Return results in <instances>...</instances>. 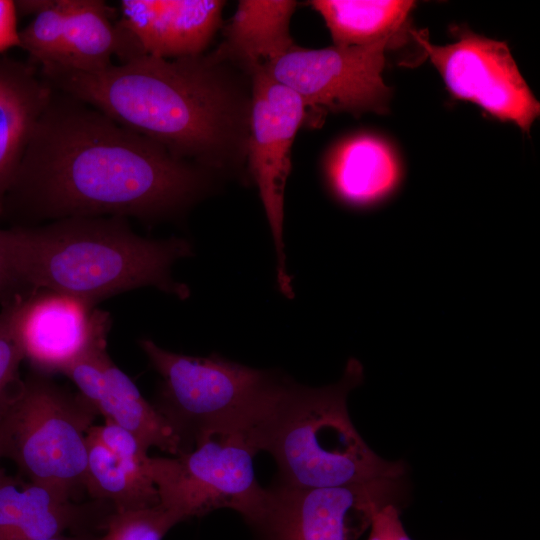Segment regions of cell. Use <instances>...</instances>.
I'll return each instance as SVG.
<instances>
[{
    "mask_svg": "<svg viewBox=\"0 0 540 540\" xmlns=\"http://www.w3.org/2000/svg\"><path fill=\"white\" fill-rule=\"evenodd\" d=\"M214 175L53 88L0 218L10 226L71 217L151 225L186 213L212 188Z\"/></svg>",
    "mask_w": 540,
    "mask_h": 540,
    "instance_id": "6da1fadb",
    "label": "cell"
},
{
    "mask_svg": "<svg viewBox=\"0 0 540 540\" xmlns=\"http://www.w3.org/2000/svg\"><path fill=\"white\" fill-rule=\"evenodd\" d=\"M39 73L179 159L214 174L246 164L251 78L218 49L175 59L144 55L91 73L54 65Z\"/></svg>",
    "mask_w": 540,
    "mask_h": 540,
    "instance_id": "7a4b0ae2",
    "label": "cell"
},
{
    "mask_svg": "<svg viewBox=\"0 0 540 540\" xmlns=\"http://www.w3.org/2000/svg\"><path fill=\"white\" fill-rule=\"evenodd\" d=\"M0 245L17 277L31 290L69 295L91 305L141 287L181 300L189 287L172 265L193 254L185 239H151L127 218L71 217L34 226L0 228Z\"/></svg>",
    "mask_w": 540,
    "mask_h": 540,
    "instance_id": "3957f363",
    "label": "cell"
},
{
    "mask_svg": "<svg viewBox=\"0 0 540 540\" xmlns=\"http://www.w3.org/2000/svg\"><path fill=\"white\" fill-rule=\"evenodd\" d=\"M364 379L362 364L348 360L341 379L311 388L281 379L259 420L244 434L256 453L268 452L282 484L337 487L402 478L405 464L377 455L354 427L349 393Z\"/></svg>",
    "mask_w": 540,
    "mask_h": 540,
    "instance_id": "277c9868",
    "label": "cell"
},
{
    "mask_svg": "<svg viewBox=\"0 0 540 540\" xmlns=\"http://www.w3.org/2000/svg\"><path fill=\"white\" fill-rule=\"evenodd\" d=\"M139 346L161 377L155 407L175 427L186 451L211 435L247 432L281 380L216 355L175 353L149 338L140 339Z\"/></svg>",
    "mask_w": 540,
    "mask_h": 540,
    "instance_id": "5b68a950",
    "label": "cell"
},
{
    "mask_svg": "<svg viewBox=\"0 0 540 540\" xmlns=\"http://www.w3.org/2000/svg\"><path fill=\"white\" fill-rule=\"evenodd\" d=\"M97 415L79 392L31 371L0 417L1 458L23 479L75 501L85 491L86 437Z\"/></svg>",
    "mask_w": 540,
    "mask_h": 540,
    "instance_id": "8992f818",
    "label": "cell"
},
{
    "mask_svg": "<svg viewBox=\"0 0 540 540\" xmlns=\"http://www.w3.org/2000/svg\"><path fill=\"white\" fill-rule=\"evenodd\" d=\"M256 454L244 435L216 434L180 455L150 457L148 471L160 504L183 520L230 508L249 522L265 496L255 476Z\"/></svg>",
    "mask_w": 540,
    "mask_h": 540,
    "instance_id": "52a82bcc",
    "label": "cell"
},
{
    "mask_svg": "<svg viewBox=\"0 0 540 540\" xmlns=\"http://www.w3.org/2000/svg\"><path fill=\"white\" fill-rule=\"evenodd\" d=\"M401 479L323 488L278 482L265 488L259 511L247 523L259 540H358L374 514L400 495Z\"/></svg>",
    "mask_w": 540,
    "mask_h": 540,
    "instance_id": "ba28073f",
    "label": "cell"
},
{
    "mask_svg": "<svg viewBox=\"0 0 540 540\" xmlns=\"http://www.w3.org/2000/svg\"><path fill=\"white\" fill-rule=\"evenodd\" d=\"M394 39L363 46L307 49L294 45L262 68L295 91L308 107L331 112L384 113L391 90L382 78L385 52Z\"/></svg>",
    "mask_w": 540,
    "mask_h": 540,
    "instance_id": "9c48e42d",
    "label": "cell"
},
{
    "mask_svg": "<svg viewBox=\"0 0 540 540\" xmlns=\"http://www.w3.org/2000/svg\"><path fill=\"white\" fill-rule=\"evenodd\" d=\"M251 109L246 165L265 210L277 255L280 292L293 298L283 241L284 197L291 172V149L307 106L293 90L263 69L251 75Z\"/></svg>",
    "mask_w": 540,
    "mask_h": 540,
    "instance_id": "30bf717a",
    "label": "cell"
},
{
    "mask_svg": "<svg viewBox=\"0 0 540 540\" xmlns=\"http://www.w3.org/2000/svg\"><path fill=\"white\" fill-rule=\"evenodd\" d=\"M451 44H432L423 32L410 30L440 73L451 95L472 102L490 116L512 122L523 132L539 116L533 95L505 42L457 29Z\"/></svg>",
    "mask_w": 540,
    "mask_h": 540,
    "instance_id": "8fae6325",
    "label": "cell"
},
{
    "mask_svg": "<svg viewBox=\"0 0 540 540\" xmlns=\"http://www.w3.org/2000/svg\"><path fill=\"white\" fill-rule=\"evenodd\" d=\"M221 0H122L115 22L119 64L205 53L221 22Z\"/></svg>",
    "mask_w": 540,
    "mask_h": 540,
    "instance_id": "7c38bea8",
    "label": "cell"
},
{
    "mask_svg": "<svg viewBox=\"0 0 540 540\" xmlns=\"http://www.w3.org/2000/svg\"><path fill=\"white\" fill-rule=\"evenodd\" d=\"M16 325L32 371L51 376L108 338L111 317L78 298L37 289L20 300Z\"/></svg>",
    "mask_w": 540,
    "mask_h": 540,
    "instance_id": "4fadbf2b",
    "label": "cell"
},
{
    "mask_svg": "<svg viewBox=\"0 0 540 540\" xmlns=\"http://www.w3.org/2000/svg\"><path fill=\"white\" fill-rule=\"evenodd\" d=\"M102 501L81 504L20 477L0 474V540H45L100 527L111 511Z\"/></svg>",
    "mask_w": 540,
    "mask_h": 540,
    "instance_id": "5bb4252c",
    "label": "cell"
},
{
    "mask_svg": "<svg viewBox=\"0 0 540 540\" xmlns=\"http://www.w3.org/2000/svg\"><path fill=\"white\" fill-rule=\"evenodd\" d=\"M52 92L36 66L0 55V217L5 196Z\"/></svg>",
    "mask_w": 540,
    "mask_h": 540,
    "instance_id": "9a60e30c",
    "label": "cell"
},
{
    "mask_svg": "<svg viewBox=\"0 0 540 540\" xmlns=\"http://www.w3.org/2000/svg\"><path fill=\"white\" fill-rule=\"evenodd\" d=\"M325 175L334 197L357 209L385 202L402 181L401 166L390 146L367 134L340 142L327 159Z\"/></svg>",
    "mask_w": 540,
    "mask_h": 540,
    "instance_id": "2e32d148",
    "label": "cell"
},
{
    "mask_svg": "<svg viewBox=\"0 0 540 540\" xmlns=\"http://www.w3.org/2000/svg\"><path fill=\"white\" fill-rule=\"evenodd\" d=\"M297 3L292 0H241L217 48L249 76L296 45L290 21Z\"/></svg>",
    "mask_w": 540,
    "mask_h": 540,
    "instance_id": "e0dca14e",
    "label": "cell"
},
{
    "mask_svg": "<svg viewBox=\"0 0 540 540\" xmlns=\"http://www.w3.org/2000/svg\"><path fill=\"white\" fill-rule=\"evenodd\" d=\"M94 408L105 421L131 432L147 449L155 447L173 456L186 452L175 427L143 397L132 379L112 359L106 365Z\"/></svg>",
    "mask_w": 540,
    "mask_h": 540,
    "instance_id": "ac0fdd59",
    "label": "cell"
},
{
    "mask_svg": "<svg viewBox=\"0 0 540 540\" xmlns=\"http://www.w3.org/2000/svg\"><path fill=\"white\" fill-rule=\"evenodd\" d=\"M309 4L325 21L335 46H363L395 39L415 5L409 0H313Z\"/></svg>",
    "mask_w": 540,
    "mask_h": 540,
    "instance_id": "d6986e66",
    "label": "cell"
},
{
    "mask_svg": "<svg viewBox=\"0 0 540 540\" xmlns=\"http://www.w3.org/2000/svg\"><path fill=\"white\" fill-rule=\"evenodd\" d=\"M65 39L60 66L98 72L111 66L117 48L114 8L100 0H63ZM50 66V65H48Z\"/></svg>",
    "mask_w": 540,
    "mask_h": 540,
    "instance_id": "ffe728a7",
    "label": "cell"
},
{
    "mask_svg": "<svg viewBox=\"0 0 540 540\" xmlns=\"http://www.w3.org/2000/svg\"><path fill=\"white\" fill-rule=\"evenodd\" d=\"M86 446L84 488L93 500L109 503L116 511L146 508L160 503L148 465L140 468L123 463L89 431Z\"/></svg>",
    "mask_w": 540,
    "mask_h": 540,
    "instance_id": "44dd1931",
    "label": "cell"
},
{
    "mask_svg": "<svg viewBox=\"0 0 540 540\" xmlns=\"http://www.w3.org/2000/svg\"><path fill=\"white\" fill-rule=\"evenodd\" d=\"M65 12L63 0H49L32 21L19 31V47L29 55V63L40 67L58 64L64 47Z\"/></svg>",
    "mask_w": 540,
    "mask_h": 540,
    "instance_id": "7402d4cb",
    "label": "cell"
},
{
    "mask_svg": "<svg viewBox=\"0 0 540 540\" xmlns=\"http://www.w3.org/2000/svg\"><path fill=\"white\" fill-rule=\"evenodd\" d=\"M181 521V516L160 503L146 508L112 510L105 518L104 534L97 540H162Z\"/></svg>",
    "mask_w": 540,
    "mask_h": 540,
    "instance_id": "603a6c76",
    "label": "cell"
},
{
    "mask_svg": "<svg viewBox=\"0 0 540 540\" xmlns=\"http://www.w3.org/2000/svg\"><path fill=\"white\" fill-rule=\"evenodd\" d=\"M23 297L0 307V417L23 383L19 369L25 355L16 325L18 305Z\"/></svg>",
    "mask_w": 540,
    "mask_h": 540,
    "instance_id": "cb8c5ba5",
    "label": "cell"
},
{
    "mask_svg": "<svg viewBox=\"0 0 540 540\" xmlns=\"http://www.w3.org/2000/svg\"><path fill=\"white\" fill-rule=\"evenodd\" d=\"M89 432L123 463L147 467L148 449L131 432L109 421L93 425Z\"/></svg>",
    "mask_w": 540,
    "mask_h": 540,
    "instance_id": "d4e9b609",
    "label": "cell"
},
{
    "mask_svg": "<svg viewBox=\"0 0 540 540\" xmlns=\"http://www.w3.org/2000/svg\"><path fill=\"white\" fill-rule=\"evenodd\" d=\"M370 528L367 540H412L404 529L394 503L383 506L374 514Z\"/></svg>",
    "mask_w": 540,
    "mask_h": 540,
    "instance_id": "484cf974",
    "label": "cell"
},
{
    "mask_svg": "<svg viewBox=\"0 0 540 540\" xmlns=\"http://www.w3.org/2000/svg\"><path fill=\"white\" fill-rule=\"evenodd\" d=\"M32 291L17 277L0 245V307Z\"/></svg>",
    "mask_w": 540,
    "mask_h": 540,
    "instance_id": "4316f807",
    "label": "cell"
},
{
    "mask_svg": "<svg viewBox=\"0 0 540 540\" xmlns=\"http://www.w3.org/2000/svg\"><path fill=\"white\" fill-rule=\"evenodd\" d=\"M14 1L0 0V55L10 48L19 47Z\"/></svg>",
    "mask_w": 540,
    "mask_h": 540,
    "instance_id": "83f0119b",
    "label": "cell"
},
{
    "mask_svg": "<svg viewBox=\"0 0 540 540\" xmlns=\"http://www.w3.org/2000/svg\"><path fill=\"white\" fill-rule=\"evenodd\" d=\"M98 537L89 532L73 533L70 535L62 534L45 540H97Z\"/></svg>",
    "mask_w": 540,
    "mask_h": 540,
    "instance_id": "f1b7e54d",
    "label": "cell"
},
{
    "mask_svg": "<svg viewBox=\"0 0 540 540\" xmlns=\"http://www.w3.org/2000/svg\"><path fill=\"white\" fill-rule=\"evenodd\" d=\"M0 459H1V454H0ZM2 473H3V471L0 469V474H2Z\"/></svg>",
    "mask_w": 540,
    "mask_h": 540,
    "instance_id": "f546056e",
    "label": "cell"
}]
</instances>
